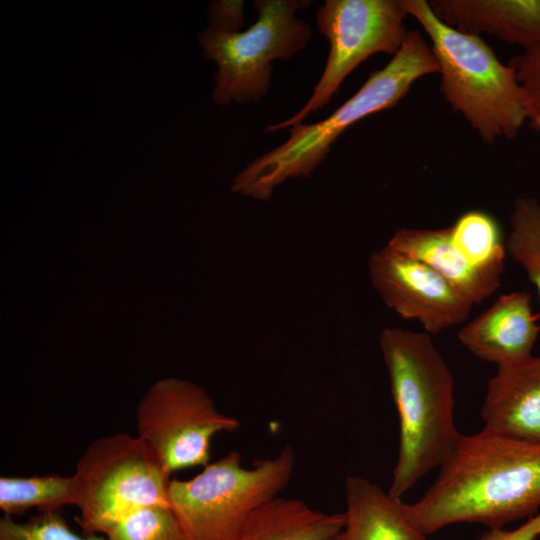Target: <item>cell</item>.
<instances>
[{
  "label": "cell",
  "mask_w": 540,
  "mask_h": 540,
  "mask_svg": "<svg viewBox=\"0 0 540 540\" xmlns=\"http://www.w3.org/2000/svg\"><path fill=\"white\" fill-rule=\"evenodd\" d=\"M526 291L501 295L487 310L458 332L460 343L477 358L513 365L532 356L540 326Z\"/></svg>",
  "instance_id": "cell-11"
},
{
  "label": "cell",
  "mask_w": 540,
  "mask_h": 540,
  "mask_svg": "<svg viewBox=\"0 0 540 540\" xmlns=\"http://www.w3.org/2000/svg\"><path fill=\"white\" fill-rule=\"evenodd\" d=\"M108 540H188L169 507L142 508L114 526Z\"/></svg>",
  "instance_id": "cell-20"
},
{
  "label": "cell",
  "mask_w": 540,
  "mask_h": 540,
  "mask_svg": "<svg viewBox=\"0 0 540 540\" xmlns=\"http://www.w3.org/2000/svg\"><path fill=\"white\" fill-rule=\"evenodd\" d=\"M506 251L522 266L540 298V203L520 197L514 203Z\"/></svg>",
  "instance_id": "cell-19"
},
{
  "label": "cell",
  "mask_w": 540,
  "mask_h": 540,
  "mask_svg": "<svg viewBox=\"0 0 540 540\" xmlns=\"http://www.w3.org/2000/svg\"><path fill=\"white\" fill-rule=\"evenodd\" d=\"M407 16L404 0H326L316 12L318 28L330 43L324 71L306 104L266 131L291 128L327 105L344 79L370 56L393 57L409 32L404 26Z\"/></svg>",
  "instance_id": "cell-8"
},
{
  "label": "cell",
  "mask_w": 540,
  "mask_h": 540,
  "mask_svg": "<svg viewBox=\"0 0 540 540\" xmlns=\"http://www.w3.org/2000/svg\"><path fill=\"white\" fill-rule=\"evenodd\" d=\"M439 72L431 46L419 30H411L390 62L372 72L362 87L329 117L315 124L291 127L280 146L248 164L231 189L256 200H268L290 178H308L327 157L332 144L361 119L395 106L421 77Z\"/></svg>",
  "instance_id": "cell-3"
},
{
  "label": "cell",
  "mask_w": 540,
  "mask_h": 540,
  "mask_svg": "<svg viewBox=\"0 0 540 540\" xmlns=\"http://www.w3.org/2000/svg\"><path fill=\"white\" fill-rule=\"evenodd\" d=\"M344 524V512L325 513L277 496L252 514L239 540H334Z\"/></svg>",
  "instance_id": "cell-16"
},
{
  "label": "cell",
  "mask_w": 540,
  "mask_h": 540,
  "mask_svg": "<svg viewBox=\"0 0 540 540\" xmlns=\"http://www.w3.org/2000/svg\"><path fill=\"white\" fill-rule=\"evenodd\" d=\"M308 5L300 0H258V19L244 32L208 28L199 34L203 57L218 65L213 100L220 105L257 102L269 91L272 62L304 49L309 26L296 17Z\"/></svg>",
  "instance_id": "cell-7"
},
{
  "label": "cell",
  "mask_w": 540,
  "mask_h": 540,
  "mask_svg": "<svg viewBox=\"0 0 540 540\" xmlns=\"http://www.w3.org/2000/svg\"><path fill=\"white\" fill-rule=\"evenodd\" d=\"M72 478L83 535H106L145 507H169L170 474L144 441L128 433L93 440Z\"/></svg>",
  "instance_id": "cell-6"
},
{
  "label": "cell",
  "mask_w": 540,
  "mask_h": 540,
  "mask_svg": "<svg viewBox=\"0 0 540 540\" xmlns=\"http://www.w3.org/2000/svg\"><path fill=\"white\" fill-rule=\"evenodd\" d=\"M450 229L454 244L471 264L502 275L506 245L501 228L492 215L470 210L462 214Z\"/></svg>",
  "instance_id": "cell-18"
},
{
  "label": "cell",
  "mask_w": 540,
  "mask_h": 540,
  "mask_svg": "<svg viewBox=\"0 0 540 540\" xmlns=\"http://www.w3.org/2000/svg\"><path fill=\"white\" fill-rule=\"evenodd\" d=\"M399 420V447L389 494L402 498L439 468L461 434L454 421V379L426 332L387 327L379 337Z\"/></svg>",
  "instance_id": "cell-2"
},
{
  "label": "cell",
  "mask_w": 540,
  "mask_h": 540,
  "mask_svg": "<svg viewBox=\"0 0 540 540\" xmlns=\"http://www.w3.org/2000/svg\"><path fill=\"white\" fill-rule=\"evenodd\" d=\"M386 245L433 268L473 304L500 286L501 274L478 268L464 257L452 240L450 226L398 229Z\"/></svg>",
  "instance_id": "cell-14"
},
{
  "label": "cell",
  "mask_w": 540,
  "mask_h": 540,
  "mask_svg": "<svg viewBox=\"0 0 540 540\" xmlns=\"http://www.w3.org/2000/svg\"><path fill=\"white\" fill-rule=\"evenodd\" d=\"M294 468L290 446L250 467L230 451L190 479H171L169 507L188 540H239L252 514L286 488Z\"/></svg>",
  "instance_id": "cell-5"
},
{
  "label": "cell",
  "mask_w": 540,
  "mask_h": 540,
  "mask_svg": "<svg viewBox=\"0 0 540 540\" xmlns=\"http://www.w3.org/2000/svg\"><path fill=\"white\" fill-rule=\"evenodd\" d=\"M404 1L408 15L429 37L446 102L463 115L483 142L514 139L527 121L515 70L503 64L480 36L443 23L428 1Z\"/></svg>",
  "instance_id": "cell-4"
},
{
  "label": "cell",
  "mask_w": 540,
  "mask_h": 540,
  "mask_svg": "<svg viewBox=\"0 0 540 540\" xmlns=\"http://www.w3.org/2000/svg\"><path fill=\"white\" fill-rule=\"evenodd\" d=\"M74 505L73 478L61 475L0 477V509L13 517L30 509L40 512Z\"/></svg>",
  "instance_id": "cell-17"
},
{
  "label": "cell",
  "mask_w": 540,
  "mask_h": 540,
  "mask_svg": "<svg viewBox=\"0 0 540 540\" xmlns=\"http://www.w3.org/2000/svg\"><path fill=\"white\" fill-rule=\"evenodd\" d=\"M509 65L515 70L523 92L527 121L540 130V42L523 50Z\"/></svg>",
  "instance_id": "cell-22"
},
{
  "label": "cell",
  "mask_w": 540,
  "mask_h": 540,
  "mask_svg": "<svg viewBox=\"0 0 540 540\" xmlns=\"http://www.w3.org/2000/svg\"><path fill=\"white\" fill-rule=\"evenodd\" d=\"M480 413L489 432L540 442V356L498 367Z\"/></svg>",
  "instance_id": "cell-12"
},
{
  "label": "cell",
  "mask_w": 540,
  "mask_h": 540,
  "mask_svg": "<svg viewBox=\"0 0 540 540\" xmlns=\"http://www.w3.org/2000/svg\"><path fill=\"white\" fill-rule=\"evenodd\" d=\"M435 16L467 34L486 33L527 50L540 42V0H431Z\"/></svg>",
  "instance_id": "cell-13"
},
{
  "label": "cell",
  "mask_w": 540,
  "mask_h": 540,
  "mask_svg": "<svg viewBox=\"0 0 540 540\" xmlns=\"http://www.w3.org/2000/svg\"><path fill=\"white\" fill-rule=\"evenodd\" d=\"M135 417L137 436L170 475L209 464L213 438L241 426L237 418L220 412L203 388L178 378L150 386Z\"/></svg>",
  "instance_id": "cell-9"
},
{
  "label": "cell",
  "mask_w": 540,
  "mask_h": 540,
  "mask_svg": "<svg viewBox=\"0 0 540 540\" xmlns=\"http://www.w3.org/2000/svg\"><path fill=\"white\" fill-rule=\"evenodd\" d=\"M540 442L482 429L462 435L422 497L407 504L413 526L430 535L458 523L489 529L538 513Z\"/></svg>",
  "instance_id": "cell-1"
},
{
  "label": "cell",
  "mask_w": 540,
  "mask_h": 540,
  "mask_svg": "<svg viewBox=\"0 0 540 540\" xmlns=\"http://www.w3.org/2000/svg\"><path fill=\"white\" fill-rule=\"evenodd\" d=\"M245 2L241 0L213 1L209 5L210 28L225 32H239L244 22Z\"/></svg>",
  "instance_id": "cell-23"
},
{
  "label": "cell",
  "mask_w": 540,
  "mask_h": 540,
  "mask_svg": "<svg viewBox=\"0 0 540 540\" xmlns=\"http://www.w3.org/2000/svg\"><path fill=\"white\" fill-rule=\"evenodd\" d=\"M373 287L384 303L407 320H416L427 334L467 319L473 303L427 264L385 245L368 262Z\"/></svg>",
  "instance_id": "cell-10"
},
{
  "label": "cell",
  "mask_w": 540,
  "mask_h": 540,
  "mask_svg": "<svg viewBox=\"0 0 540 540\" xmlns=\"http://www.w3.org/2000/svg\"><path fill=\"white\" fill-rule=\"evenodd\" d=\"M0 540H108L99 535H78L60 510L40 512L25 522L13 517L0 519Z\"/></svg>",
  "instance_id": "cell-21"
},
{
  "label": "cell",
  "mask_w": 540,
  "mask_h": 540,
  "mask_svg": "<svg viewBox=\"0 0 540 540\" xmlns=\"http://www.w3.org/2000/svg\"><path fill=\"white\" fill-rule=\"evenodd\" d=\"M345 500V524L334 540H427L409 520L402 498L366 478H346Z\"/></svg>",
  "instance_id": "cell-15"
},
{
  "label": "cell",
  "mask_w": 540,
  "mask_h": 540,
  "mask_svg": "<svg viewBox=\"0 0 540 540\" xmlns=\"http://www.w3.org/2000/svg\"><path fill=\"white\" fill-rule=\"evenodd\" d=\"M538 537H540V511L515 529H489L478 540H536Z\"/></svg>",
  "instance_id": "cell-24"
}]
</instances>
